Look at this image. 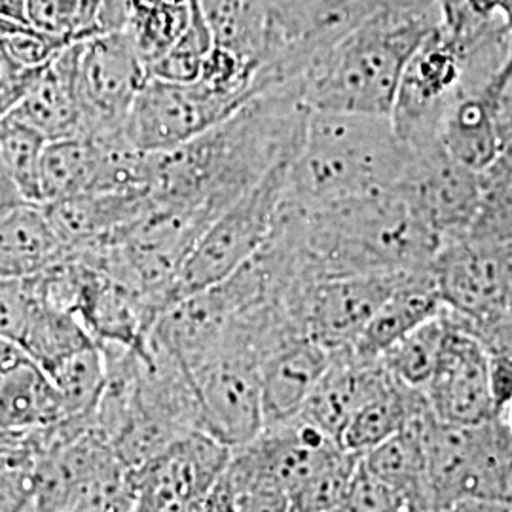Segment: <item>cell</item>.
Segmentation results:
<instances>
[{
  "label": "cell",
  "mask_w": 512,
  "mask_h": 512,
  "mask_svg": "<svg viewBox=\"0 0 512 512\" xmlns=\"http://www.w3.org/2000/svg\"><path fill=\"white\" fill-rule=\"evenodd\" d=\"M497 139L499 152L482 179L492 186H512V73L509 74L497 101Z\"/></svg>",
  "instance_id": "cell-38"
},
{
  "label": "cell",
  "mask_w": 512,
  "mask_h": 512,
  "mask_svg": "<svg viewBox=\"0 0 512 512\" xmlns=\"http://www.w3.org/2000/svg\"><path fill=\"white\" fill-rule=\"evenodd\" d=\"M65 255L44 205L25 203L0 220V279L40 274Z\"/></svg>",
  "instance_id": "cell-25"
},
{
  "label": "cell",
  "mask_w": 512,
  "mask_h": 512,
  "mask_svg": "<svg viewBox=\"0 0 512 512\" xmlns=\"http://www.w3.org/2000/svg\"><path fill=\"white\" fill-rule=\"evenodd\" d=\"M465 69L467 54L463 46L442 25L414 50L389 116L410 150L439 143L442 120L463 86Z\"/></svg>",
  "instance_id": "cell-9"
},
{
  "label": "cell",
  "mask_w": 512,
  "mask_h": 512,
  "mask_svg": "<svg viewBox=\"0 0 512 512\" xmlns=\"http://www.w3.org/2000/svg\"><path fill=\"white\" fill-rule=\"evenodd\" d=\"M93 344L95 340L92 334L74 313L50 306L42 300V296L37 311L29 321V327L19 340V346L46 372Z\"/></svg>",
  "instance_id": "cell-26"
},
{
  "label": "cell",
  "mask_w": 512,
  "mask_h": 512,
  "mask_svg": "<svg viewBox=\"0 0 512 512\" xmlns=\"http://www.w3.org/2000/svg\"><path fill=\"white\" fill-rule=\"evenodd\" d=\"M435 27L439 25L376 10L311 61L302 74L308 107L391 116L406 63Z\"/></svg>",
  "instance_id": "cell-4"
},
{
  "label": "cell",
  "mask_w": 512,
  "mask_h": 512,
  "mask_svg": "<svg viewBox=\"0 0 512 512\" xmlns=\"http://www.w3.org/2000/svg\"><path fill=\"white\" fill-rule=\"evenodd\" d=\"M435 420V414H427L408 421L401 433L363 456L366 469L399 495L410 512H435L423 444V435Z\"/></svg>",
  "instance_id": "cell-21"
},
{
  "label": "cell",
  "mask_w": 512,
  "mask_h": 512,
  "mask_svg": "<svg viewBox=\"0 0 512 512\" xmlns=\"http://www.w3.org/2000/svg\"><path fill=\"white\" fill-rule=\"evenodd\" d=\"M499 18H501L505 31L512 37V0H501Z\"/></svg>",
  "instance_id": "cell-45"
},
{
  "label": "cell",
  "mask_w": 512,
  "mask_h": 512,
  "mask_svg": "<svg viewBox=\"0 0 512 512\" xmlns=\"http://www.w3.org/2000/svg\"><path fill=\"white\" fill-rule=\"evenodd\" d=\"M423 389L399 382L380 361V368L363 401L353 410L342 435L344 450L365 456L385 440L401 433Z\"/></svg>",
  "instance_id": "cell-23"
},
{
  "label": "cell",
  "mask_w": 512,
  "mask_h": 512,
  "mask_svg": "<svg viewBox=\"0 0 512 512\" xmlns=\"http://www.w3.org/2000/svg\"><path fill=\"white\" fill-rule=\"evenodd\" d=\"M109 154L110 143L92 137L50 141L44 148L40 169L42 205L103 192Z\"/></svg>",
  "instance_id": "cell-24"
},
{
  "label": "cell",
  "mask_w": 512,
  "mask_h": 512,
  "mask_svg": "<svg viewBox=\"0 0 512 512\" xmlns=\"http://www.w3.org/2000/svg\"><path fill=\"white\" fill-rule=\"evenodd\" d=\"M275 228L321 279L425 270L442 249L397 188L313 207L281 202Z\"/></svg>",
  "instance_id": "cell-2"
},
{
  "label": "cell",
  "mask_w": 512,
  "mask_h": 512,
  "mask_svg": "<svg viewBox=\"0 0 512 512\" xmlns=\"http://www.w3.org/2000/svg\"><path fill=\"white\" fill-rule=\"evenodd\" d=\"M38 304L40 293L37 275L21 279H0V336L19 344Z\"/></svg>",
  "instance_id": "cell-36"
},
{
  "label": "cell",
  "mask_w": 512,
  "mask_h": 512,
  "mask_svg": "<svg viewBox=\"0 0 512 512\" xmlns=\"http://www.w3.org/2000/svg\"><path fill=\"white\" fill-rule=\"evenodd\" d=\"M190 2H192V16H190L188 27L184 29L179 40L169 48V52L148 69V76L167 80V82H179V84L196 82L200 78L203 63L215 48V38L207 19L203 16L200 2L198 0H190Z\"/></svg>",
  "instance_id": "cell-34"
},
{
  "label": "cell",
  "mask_w": 512,
  "mask_h": 512,
  "mask_svg": "<svg viewBox=\"0 0 512 512\" xmlns=\"http://www.w3.org/2000/svg\"><path fill=\"white\" fill-rule=\"evenodd\" d=\"M67 418L50 374L19 346L0 336V429L23 435Z\"/></svg>",
  "instance_id": "cell-17"
},
{
  "label": "cell",
  "mask_w": 512,
  "mask_h": 512,
  "mask_svg": "<svg viewBox=\"0 0 512 512\" xmlns=\"http://www.w3.org/2000/svg\"><path fill=\"white\" fill-rule=\"evenodd\" d=\"M8 435H10V433H4V431H2V429H0V442H2V440L6 439V437H8Z\"/></svg>",
  "instance_id": "cell-47"
},
{
  "label": "cell",
  "mask_w": 512,
  "mask_h": 512,
  "mask_svg": "<svg viewBox=\"0 0 512 512\" xmlns=\"http://www.w3.org/2000/svg\"><path fill=\"white\" fill-rule=\"evenodd\" d=\"M404 274L346 275L313 281L302 302L304 334L330 353L351 348Z\"/></svg>",
  "instance_id": "cell-15"
},
{
  "label": "cell",
  "mask_w": 512,
  "mask_h": 512,
  "mask_svg": "<svg viewBox=\"0 0 512 512\" xmlns=\"http://www.w3.org/2000/svg\"><path fill=\"white\" fill-rule=\"evenodd\" d=\"M147 80V65L128 31L84 40L78 82L88 118V137L126 143V120Z\"/></svg>",
  "instance_id": "cell-11"
},
{
  "label": "cell",
  "mask_w": 512,
  "mask_h": 512,
  "mask_svg": "<svg viewBox=\"0 0 512 512\" xmlns=\"http://www.w3.org/2000/svg\"><path fill=\"white\" fill-rule=\"evenodd\" d=\"M378 368L380 359L359 357L351 348L334 351L300 416L340 442L346 423L363 401Z\"/></svg>",
  "instance_id": "cell-22"
},
{
  "label": "cell",
  "mask_w": 512,
  "mask_h": 512,
  "mask_svg": "<svg viewBox=\"0 0 512 512\" xmlns=\"http://www.w3.org/2000/svg\"><path fill=\"white\" fill-rule=\"evenodd\" d=\"M44 211L69 255L107 243L145 219L154 207L145 192H93L48 203Z\"/></svg>",
  "instance_id": "cell-18"
},
{
  "label": "cell",
  "mask_w": 512,
  "mask_h": 512,
  "mask_svg": "<svg viewBox=\"0 0 512 512\" xmlns=\"http://www.w3.org/2000/svg\"><path fill=\"white\" fill-rule=\"evenodd\" d=\"M490 359V387L497 414L511 403L512 399V359L499 353H488Z\"/></svg>",
  "instance_id": "cell-40"
},
{
  "label": "cell",
  "mask_w": 512,
  "mask_h": 512,
  "mask_svg": "<svg viewBox=\"0 0 512 512\" xmlns=\"http://www.w3.org/2000/svg\"><path fill=\"white\" fill-rule=\"evenodd\" d=\"M192 2L169 4L164 0H129V37L137 54L150 69L183 35L190 23Z\"/></svg>",
  "instance_id": "cell-27"
},
{
  "label": "cell",
  "mask_w": 512,
  "mask_h": 512,
  "mask_svg": "<svg viewBox=\"0 0 512 512\" xmlns=\"http://www.w3.org/2000/svg\"><path fill=\"white\" fill-rule=\"evenodd\" d=\"M120 512H141V511H139V509H137V505H135V507H133V509H129V511H120Z\"/></svg>",
  "instance_id": "cell-48"
},
{
  "label": "cell",
  "mask_w": 512,
  "mask_h": 512,
  "mask_svg": "<svg viewBox=\"0 0 512 512\" xmlns=\"http://www.w3.org/2000/svg\"><path fill=\"white\" fill-rule=\"evenodd\" d=\"M446 512H512L511 499H469Z\"/></svg>",
  "instance_id": "cell-44"
},
{
  "label": "cell",
  "mask_w": 512,
  "mask_h": 512,
  "mask_svg": "<svg viewBox=\"0 0 512 512\" xmlns=\"http://www.w3.org/2000/svg\"><path fill=\"white\" fill-rule=\"evenodd\" d=\"M442 311L444 304L433 266L406 272L397 289L389 294L380 310L374 313L351 349L359 357L380 359V355L393 344H397L423 323L435 319Z\"/></svg>",
  "instance_id": "cell-19"
},
{
  "label": "cell",
  "mask_w": 512,
  "mask_h": 512,
  "mask_svg": "<svg viewBox=\"0 0 512 512\" xmlns=\"http://www.w3.org/2000/svg\"><path fill=\"white\" fill-rule=\"evenodd\" d=\"M190 376L200 399L202 431L230 450L260 435L266 420L260 359L253 351L224 346Z\"/></svg>",
  "instance_id": "cell-10"
},
{
  "label": "cell",
  "mask_w": 512,
  "mask_h": 512,
  "mask_svg": "<svg viewBox=\"0 0 512 512\" xmlns=\"http://www.w3.org/2000/svg\"><path fill=\"white\" fill-rule=\"evenodd\" d=\"M475 336L484 344L488 353H499L512 359V313L478 330Z\"/></svg>",
  "instance_id": "cell-41"
},
{
  "label": "cell",
  "mask_w": 512,
  "mask_h": 512,
  "mask_svg": "<svg viewBox=\"0 0 512 512\" xmlns=\"http://www.w3.org/2000/svg\"><path fill=\"white\" fill-rule=\"evenodd\" d=\"M27 200L21 196L16 183L4 169L0 162V220L6 219L10 213H14L19 207H23Z\"/></svg>",
  "instance_id": "cell-43"
},
{
  "label": "cell",
  "mask_w": 512,
  "mask_h": 512,
  "mask_svg": "<svg viewBox=\"0 0 512 512\" xmlns=\"http://www.w3.org/2000/svg\"><path fill=\"white\" fill-rule=\"evenodd\" d=\"M446 317L448 330L439 361L423 393L442 423L475 425L490 420L497 416V408L490 387L488 351L471 330L461 327L448 313Z\"/></svg>",
  "instance_id": "cell-14"
},
{
  "label": "cell",
  "mask_w": 512,
  "mask_h": 512,
  "mask_svg": "<svg viewBox=\"0 0 512 512\" xmlns=\"http://www.w3.org/2000/svg\"><path fill=\"white\" fill-rule=\"evenodd\" d=\"M198 512H241L234 495L224 484L222 476H220L219 482L213 486V490L205 495V499L198 507Z\"/></svg>",
  "instance_id": "cell-42"
},
{
  "label": "cell",
  "mask_w": 512,
  "mask_h": 512,
  "mask_svg": "<svg viewBox=\"0 0 512 512\" xmlns=\"http://www.w3.org/2000/svg\"><path fill=\"white\" fill-rule=\"evenodd\" d=\"M181 512H198V509H190V511H181Z\"/></svg>",
  "instance_id": "cell-49"
},
{
  "label": "cell",
  "mask_w": 512,
  "mask_h": 512,
  "mask_svg": "<svg viewBox=\"0 0 512 512\" xmlns=\"http://www.w3.org/2000/svg\"><path fill=\"white\" fill-rule=\"evenodd\" d=\"M361 458L363 456L351 454L342 448L334 458L289 494L293 512L338 511L348 497Z\"/></svg>",
  "instance_id": "cell-33"
},
{
  "label": "cell",
  "mask_w": 512,
  "mask_h": 512,
  "mask_svg": "<svg viewBox=\"0 0 512 512\" xmlns=\"http://www.w3.org/2000/svg\"><path fill=\"white\" fill-rule=\"evenodd\" d=\"M241 512H293L291 497L272 480L253 475L230 458L222 475Z\"/></svg>",
  "instance_id": "cell-35"
},
{
  "label": "cell",
  "mask_w": 512,
  "mask_h": 512,
  "mask_svg": "<svg viewBox=\"0 0 512 512\" xmlns=\"http://www.w3.org/2000/svg\"><path fill=\"white\" fill-rule=\"evenodd\" d=\"M499 414H501V418L505 420V423L509 425V429H511L512 433V399L511 403L507 404V406H505V408H503Z\"/></svg>",
  "instance_id": "cell-46"
},
{
  "label": "cell",
  "mask_w": 512,
  "mask_h": 512,
  "mask_svg": "<svg viewBox=\"0 0 512 512\" xmlns=\"http://www.w3.org/2000/svg\"><path fill=\"white\" fill-rule=\"evenodd\" d=\"M44 67V65H42ZM42 67H25L0 44V118L12 112L37 82Z\"/></svg>",
  "instance_id": "cell-39"
},
{
  "label": "cell",
  "mask_w": 512,
  "mask_h": 512,
  "mask_svg": "<svg viewBox=\"0 0 512 512\" xmlns=\"http://www.w3.org/2000/svg\"><path fill=\"white\" fill-rule=\"evenodd\" d=\"M247 101L202 80L179 84L148 76L129 112L124 139L143 152L175 150L228 120Z\"/></svg>",
  "instance_id": "cell-8"
},
{
  "label": "cell",
  "mask_w": 512,
  "mask_h": 512,
  "mask_svg": "<svg viewBox=\"0 0 512 512\" xmlns=\"http://www.w3.org/2000/svg\"><path fill=\"white\" fill-rule=\"evenodd\" d=\"M330 357L329 349L310 338H296L264 359L260 378L266 425L300 414Z\"/></svg>",
  "instance_id": "cell-20"
},
{
  "label": "cell",
  "mask_w": 512,
  "mask_h": 512,
  "mask_svg": "<svg viewBox=\"0 0 512 512\" xmlns=\"http://www.w3.org/2000/svg\"><path fill=\"white\" fill-rule=\"evenodd\" d=\"M334 512H338V511H334Z\"/></svg>",
  "instance_id": "cell-50"
},
{
  "label": "cell",
  "mask_w": 512,
  "mask_h": 512,
  "mask_svg": "<svg viewBox=\"0 0 512 512\" xmlns=\"http://www.w3.org/2000/svg\"><path fill=\"white\" fill-rule=\"evenodd\" d=\"M423 444L435 512L469 499H512V433L501 414L475 425L435 420Z\"/></svg>",
  "instance_id": "cell-5"
},
{
  "label": "cell",
  "mask_w": 512,
  "mask_h": 512,
  "mask_svg": "<svg viewBox=\"0 0 512 512\" xmlns=\"http://www.w3.org/2000/svg\"><path fill=\"white\" fill-rule=\"evenodd\" d=\"M61 395L67 418L93 414L107 387V361L93 344L55 365L50 372Z\"/></svg>",
  "instance_id": "cell-28"
},
{
  "label": "cell",
  "mask_w": 512,
  "mask_h": 512,
  "mask_svg": "<svg viewBox=\"0 0 512 512\" xmlns=\"http://www.w3.org/2000/svg\"><path fill=\"white\" fill-rule=\"evenodd\" d=\"M446 313L473 334L512 313V239L463 238L433 262Z\"/></svg>",
  "instance_id": "cell-7"
},
{
  "label": "cell",
  "mask_w": 512,
  "mask_h": 512,
  "mask_svg": "<svg viewBox=\"0 0 512 512\" xmlns=\"http://www.w3.org/2000/svg\"><path fill=\"white\" fill-rule=\"evenodd\" d=\"M37 458L33 433L8 435L0 442V512H38Z\"/></svg>",
  "instance_id": "cell-31"
},
{
  "label": "cell",
  "mask_w": 512,
  "mask_h": 512,
  "mask_svg": "<svg viewBox=\"0 0 512 512\" xmlns=\"http://www.w3.org/2000/svg\"><path fill=\"white\" fill-rule=\"evenodd\" d=\"M311 109L302 78L256 93L198 139L152 152L148 196L156 209H190L215 220L270 171L293 164Z\"/></svg>",
  "instance_id": "cell-1"
},
{
  "label": "cell",
  "mask_w": 512,
  "mask_h": 512,
  "mask_svg": "<svg viewBox=\"0 0 512 512\" xmlns=\"http://www.w3.org/2000/svg\"><path fill=\"white\" fill-rule=\"evenodd\" d=\"M289 165L275 167L211 222L181 268L171 293V306L226 281L262 249L285 198Z\"/></svg>",
  "instance_id": "cell-6"
},
{
  "label": "cell",
  "mask_w": 512,
  "mask_h": 512,
  "mask_svg": "<svg viewBox=\"0 0 512 512\" xmlns=\"http://www.w3.org/2000/svg\"><path fill=\"white\" fill-rule=\"evenodd\" d=\"M101 0H23V18L33 29L65 42L99 37Z\"/></svg>",
  "instance_id": "cell-32"
},
{
  "label": "cell",
  "mask_w": 512,
  "mask_h": 512,
  "mask_svg": "<svg viewBox=\"0 0 512 512\" xmlns=\"http://www.w3.org/2000/svg\"><path fill=\"white\" fill-rule=\"evenodd\" d=\"M338 512H410L401 497L389 490L382 480L372 475L363 463L353 476L344 505Z\"/></svg>",
  "instance_id": "cell-37"
},
{
  "label": "cell",
  "mask_w": 512,
  "mask_h": 512,
  "mask_svg": "<svg viewBox=\"0 0 512 512\" xmlns=\"http://www.w3.org/2000/svg\"><path fill=\"white\" fill-rule=\"evenodd\" d=\"M46 137L10 116L0 118V162L21 196L29 203L42 205L40 169Z\"/></svg>",
  "instance_id": "cell-30"
},
{
  "label": "cell",
  "mask_w": 512,
  "mask_h": 512,
  "mask_svg": "<svg viewBox=\"0 0 512 512\" xmlns=\"http://www.w3.org/2000/svg\"><path fill=\"white\" fill-rule=\"evenodd\" d=\"M84 42L65 46L42 67L37 82L6 116L38 131L46 141L88 137L80 95V55Z\"/></svg>",
  "instance_id": "cell-16"
},
{
  "label": "cell",
  "mask_w": 512,
  "mask_h": 512,
  "mask_svg": "<svg viewBox=\"0 0 512 512\" xmlns=\"http://www.w3.org/2000/svg\"><path fill=\"white\" fill-rule=\"evenodd\" d=\"M397 190L442 247L471 230L484 202L482 173L459 164L440 143L412 150Z\"/></svg>",
  "instance_id": "cell-12"
},
{
  "label": "cell",
  "mask_w": 512,
  "mask_h": 512,
  "mask_svg": "<svg viewBox=\"0 0 512 512\" xmlns=\"http://www.w3.org/2000/svg\"><path fill=\"white\" fill-rule=\"evenodd\" d=\"M511 501H512V499H511Z\"/></svg>",
  "instance_id": "cell-51"
},
{
  "label": "cell",
  "mask_w": 512,
  "mask_h": 512,
  "mask_svg": "<svg viewBox=\"0 0 512 512\" xmlns=\"http://www.w3.org/2000/svg\"><path fill=\"white\" fill-rule=\"evenodd\" d=\"M232 450L205 431H192L160 456L131 471V484L141 512L198 509L224 475Z\"/></svg>",
  "instance_id": "cell-13"
},
{
  "label": "cell",
  "mask_w": 512,
  "mask_h": 512,
  "mask_svg": "<svg viewBox=\"0 0 512 512\" xmlns=\"http://www.w3.org/2000/svg\"><path fill=\"white\" fill-rule=\"evenodd\" d=\"M410 160L389 116L311 110L283 202L313 207L395 190Z\"/></svg>",
  "instance_id": "cell-3"
},
{
  "label": "cell",
  "mask_w": 512,
  "mask_h": 512,
  "mask_svg": "<svg viewBox=\"0 0 512 512\" xmlns=\"http://www.w3.org/2000/svg\"><path fill=\"white\" fill-rule=\"evenodd\" d=\"M446 330L448 317L446 311H442L384 351L380 355L382 365L404 385L423 389L439 361Z\"/></svg>",
  "instance_id": "cell-29"
}]
</instances>
